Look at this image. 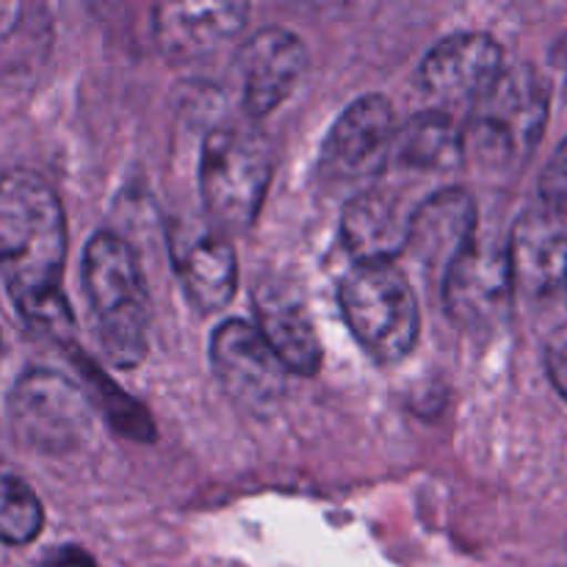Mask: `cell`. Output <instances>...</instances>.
<instances>
[{
	"label": "cell",
	"instance_id": "6da1fadb",
	"mask_svg": "<svg viewBox=\"0 0 567 567\" xmlns=\"http://www.w3.org/2000/svg\"><path fill=\"white\" fill-rule=\"evenodd\" d=\"M66 221L59 194L28 169L0 175V275L25 319L42 305L64 297Z\"/></svg>",
	"mask_w": 567,
	"mask_h": 567
},
{
	"label": "cell",
	"instance_id": "7a4b0ae2",
	"mask_svg": "<svg viewBox=\"0 0 567 567\" xmlns=\"http://www.w3.org/2000/svg\"><path fill=\"white\" fill-rule=\"evenodd\" d=\"M83 288L105 358L133 369L147 354V288L133 249L116 233H97L83 255Z\"/></svg>",
	"mask_w": 567,
	"mask_h": 567
},
{
	"label": "cell",
	"instance_id": "3957f363",
	"mask_svg": "<svg viewBox=\"0 0 567 567\" xmlns=\"http://www.w3.org/2000/svg\"><path fill=\"white\" fill-rule=\"evenodd\" d=\"M271 169V144L252 122H227L208 133L199 155V192L210 225L221 236H236L255 225Z\"/></svg>",
	"mask_w": 567,
	"mask_h": 567
},
{
	"label": "cell",
	"instance_id": "277c9868",
	"mask_svg": "<svg viewBox=\"0 0 567 567\" xmlns=\"http://www.w3.org/2000/svg\"><path fill=\"white\" fill-rule=\"evenodd\" d=\"M548 120L546 81L532 66L504 70L496 86L471 109L463 158L491 172H509L537 147Z\"/></svg>",
	"mask_w": 567,
	"mask_h": 567
},
{
	"label": "cell",
	"instance_id": "5b68a950",
	"mask_svg": "<svg viewBox=\"0 0 567 567\" xmlns=\"http://www.w3.org/2000/svg\"><path fill=\"white\" fill-rule=\"evenodd\" d=\"M338 302L352 336L380 363L408 358L419 341V302L399 266H354L341 282Z\"/></svg>",
	"mask_w": 567,
	"mask_h": 567
},
{
	"label": "cell",
	"instance_id": "8992f818",
	"mask_svg": "<svg viewBox=\"0 0 567 567\" xmlns=\"http://www.w3.org/2000/svg\"><path fill=\"white\" fill-rule=\"evenodd\" d=\"M11 432L39 454H70L92 432V404L86 393L55 371H28L9 396Z\"/></svg>",
	"mask_w": 567,
	"mask_h": 567
},
{
	"label": "cell",
	"instance_id": "52a82bcc",
	"mask_svg": "<svg viewBox=\"0 0 567 567\" xmlns=\"http://www.w3.org/2000/svg\"><path fill=\"white\" fill-rule=\"evenodd\" d=\"M210 363L219 385L241 410L266 415L286 396L288 369L277 360L258 327L230 319L214 332Z\"/></svg>",
	"mask_w": 567,
	"mask_h": 567
},
{
	"label": "cell",
	"instance_id": "ba28073f",
	"mask_svg": "<svg viewBox=\"0 0 567 567\" xmlns=\"http://www.w3.org/2000/svg\"><path fill=\"white\" fill-rule=\"evenodd\" d=\"M513 293L507 244L482 241L480 236L443 275V305L449 319L471 332L496 327L507 316Z\"/></svg>",
	"mask_w": 567,
	"mask_h": 567
},
{
	"label": "cell",
	"instance_id": "9c48e42d",
	"mask_svg": "<svg viewBox=\"0 0 567 567\" xmlns=\"http://www.w3.org/2000/svg\"><path fill=\"white\" fill-rule=\"evenodd\" d=\"M504 75V53L487 33H454L426 53L419 66V86L443 109H474Z\"/></svg>",
	"mask_w": 567,
	"mask_h": 567
},
{
	"label": "cell",
	"instance_id": "30bf717a",
	"mask_svg": "<svg viewBox=\"0 0 567 567\" xmlns=\"http://www.w3.org/2000/svg\"><path fill=\"white\" fill-rule=\"evenodd\" d=\"M393 109L382 94H363L347 105L321 147V172L330 181L358 183L377 177L391 161Z\"/></svg>",
	"mask_w": 567,
	"mask_h": 567
},
{
	"label": "cell",
	"instance_id": "8fae6325",
	"mask_svg": "<svg viewBox=\"0 0 567 567\" xmlns=\"http://www.w3.org/2000/svg\"><path fill=\"white\" fill-rule=\"evenodd\" d=\"M169 258L177 282L194 308L214 313L230 302L238 277L236 252L210 221H172Z\"/></svg>",
	"mask_w": 567,
	"mask_h": 567
},
{
	"label": "cell",
	"instance_id": "7c38bea8",
	"mask_svg": "<svg viewBox=\"0 0 567 567\" xmlns=\"http://www.w3.org/2000/svg\"><path fill=\"white\" fill-rule=\"evenodd\" d=\"M247 17L249 6L236 0L161 3L153 11V33L166 61L188 64L216 53L221 44L238 37Z\"/></svg>",
	"mask_w": 567,
	"mask_h": 567
},
{
	"label": "cell",
	"instance_id": "4fadbf2b",
	"mask_svg": "<svg viewBox=\"0 0 567 567\" xmlns=\"http://www.w3.org/2000/svg\"><path fill=\"white\" fill-rule=\"evenodd\" d=\"M308 53L297 33L286 28H264L244 44L238 55L244 109L252 120L269 116L302 78Z\"/></svg>",
	"mask_w": 567,
	"mask_h": 567
},
{
	"label": "cell",
	"instance_id": "5bb4252c",
	"mask_svg": "<svg viewBox=\"0 0 567 567\" xmlns=\"http://www.w3.org/2000/svg\"><path fill=\"white\" fill-rule=\"evenodd\" d=\"M513 288L529 299L557 297L567 288V230L551 210H529L507 244Z\"/></svg>",
	"mask_w": 567,
	"mask_h": 567
},
{
	"label": "cell",
	"instance_id": "9a60e30c",
	"mask_svg": "<svg viewBox=\"0 0 567 567\" xmlns=\"http://www.w3.org/2000/svg\"><path fill=\"white\" fill-rule=\"evenodd\" d=\"M476 238V203L465 188H443L413 210L408 252L426 271L446 275L449 266Z\"/></svg>",
	"mask_w": 567,
	"mask_h": 567
},
{
	"label": "cell",
	"instance_id": "2e32d148",
	"mask_svg": "<svg viewBox=\"0 0 567 567\" xmlns=\"http://www.w3.org/2000/svg\"><path fill=\"white\" fill-rule=\"evenodd\" d=\"M413 210L399 194L388 188H369L358 194L343 210L341 236L358 266L393 264L408 252Z\"/></svg>",
	"mask_w": 567,
	"mask_h": 567
},
{
	"label": "cell",
	"instance_id": "e0dca14e",
	"mask_svg": "<svg viewBox=\"0 0 567 567\" xmlns=\"http://www.w3.org/2000/svg\"><path fill=\"white\" fill-rule=\"evenodd\" d=\"M258 332L269 343L288 374L313 377L321 369V341L310 321L308 308L291 293V288L264 286L255 293Z\"/></svg>",
	"mask_w": 567,
	"mask_h": 567
},
{
	"label": "cell",
	"instance_id": "ac0fdd59",
	"mask_svg": "<svg viewBox=\"0 0 567 567\" xmlns=\"http://www.w3.org/2000/svg\"><path fill=\"white\" fill-rule=\"evenodd\" d=\"M391 161L419 172H449L463 161V131L449 111H426L393 133Z\"/></svg>",
	"mask_w": 567,
	"mask_h": 567
},
{
	"label": "cell",
	"instance_id": "d6986e66",
	"mask_svg": "<svg viewBox=\"0 0 567 567\" xmlns=\"http://www.w3.org/2000/svg\"><path fill=\"white\" fill-rule=\"evenodd\" d=\"M44 526V509L37 493L17 476L0 471V543L28 546Z\"/></svg>",
	"mask_w": 567,
	"mask_h": 567
},
{
	"label": "cell",
	"instance_id": "ffe728a7",
	"mask_svg": "<svg viewBox=\"0 0 567 567\" xmlns=\"http://www.w3.org/2000/svg\"><path fill=\"white\" fill-rule=\"evenodd\" d=\"M78 360V369L81 374H86L89 388H92L94 399H97L100 408L105 410L109 415L111 426L122 435L133 437V441H153L155 432H153V419H150L147 410L142 408L138 402H133L127 393H122L109 377L100 374L97 365L86 358H75Z\"/></svg>",
	"mask_w": 567,
	"mask_h": 567
},
{
	"label": "cell",
	"instance_id": "44dd1931",
	"mask_svg": "<svg viewBox=\"0 0 567 567\" xmlns=\"http://www.w3.org/2000/svg\"><path fill=\"white\" fill-rule=\"evenodd\" d=\"M540 194L551 214H567V138L559 144L543 172Z\"/></svg>",
	"mask_w": 567,
	"mask_h": 567
},
{
	"label": "cell",
	"instance_id": "7402d4cb",
	"mask_svg": "<svg viewBox=\"0 0 567 567\" xmlns=\"http://www.w3.org/2000/svg\"><path fill=\"white\" fill-rule=\"evenodd\" d=\"M548 377H551L554 388H557L563 396H567V336L557 338V341L548 347Z\"/></svg>",
	"mask_w": 567,
	"mask_h": 567
},
{
	"label": "cell",
	"instance_id": "603a6c76",
	"mask_svg": "<svg viewBox=\"0 0 567 567\" xmlns=\"http://www.w3.org/2000/svg\"><path fill=\"white\" fill-rule=\"evenodd\" d=\"M44 567H97V565H94V559L89 557L86 551H81V548L64 546L59 548V551L50 554Z\"/></svg>",
	"mask_w": 567,
	"mask_h": 567
},
{
	"label": "cell",
	"instance_id": "cb8c5ba5",
	"mask_svg": "<svg viewBox=\"0 0 567 567\" xmlns=\"http://www.w3.org/2000/svg\"><path fill=\"white\" fill-rule=\"evenodd\" d=\"M565 89H567V81H565Z\"/></svg>",
	"mask_w": 567,
	"mask_h": 567
}]
</instances>
